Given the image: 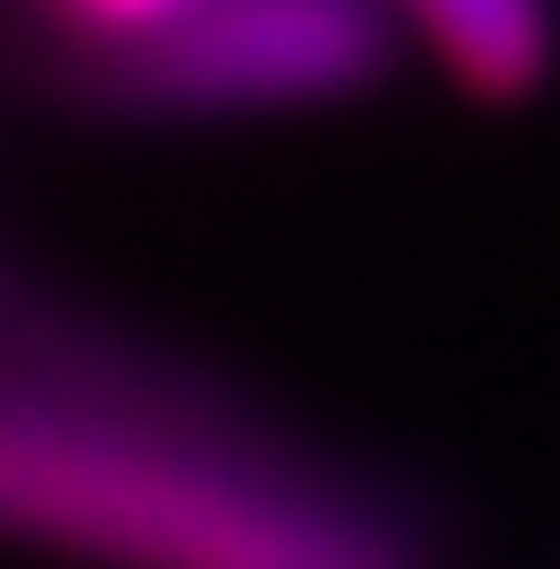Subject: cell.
<instances>
[{
    "label": "cell",
    "instance_id": "5",
    "mask_svg": "<svg viewBox=\"0 0 560 569\" xmlns=\"http://www.w3.org/2000/svg\"><path fill=\"white\" fill-rule=\"evenodd\" d=\"M0 259H9V250H0Z\"/></svg>",
    "mask_w": 560,
    "mask_h": 569
},
{
    "label": "cell",
    "instance_id": "1",
    "mask_svg": "<svg viewBox=\"0 0 560 569\" xmlns=\"http://www.w3.org/2000/svg\"><path fill=\"white\" fill-rule=\"evenodd\" d=\"M0 543L78 569H457L414 475L27 259H0Z\"/></svg>",
    "mask_w": 560,
    "mask_h": 569
},
{
    "label": "cell",
    "instance_id": "2",
    "mask_svg": "<svg viewBox=\"0 0 560 569\" xmlns=\"http://www.w3.org/2000/svg\"><path fill=\"white\" fill-rule=\"evenodd\" d=\"M406 52L414 43L388 0H208L164 36L61 78L43 104L96 130L293 121L380 96Z\"/></svg>",
    "mask_w": 560,
    "mask_h": 569
},
{
    "label": "cell",
    "instance_id": "3",
    "mask_svg": "<svg viewBox=\"0 0 560 569\" xmlns=\"http://www.w3.org/2000/svg\"><path fill=\"white\" fill-rule=\"evenodd\" d=\"M388 9L466 104L518 112L560 78V0H388Z\"/></svg>",
    "mask_w": 560,
    "mask_h": 569
},
{
    "label": "cell",
    "instance_id": "4",
    "mask_svg": "<svg viewBox=\"0 0 560 569\" xmlns=\"http://www.w3.org/2000/svg\"><path fill=\"white\" fill-rule=\"evenodd\" d=\"M190 9H208V0H0V61L36 96H52L61 78L181 27Z\"/></svg>",
    "mask_w": 560,
    "mask_h": 569
}]
</instances>
